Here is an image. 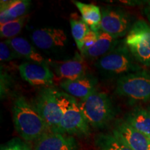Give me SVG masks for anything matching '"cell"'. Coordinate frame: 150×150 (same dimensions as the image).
<instances>
[{
    "label": "cell",
    "mask_w": 150,
    "mask_h": 150,
    "mask_svg": "<svg viewBox=\"0 0 150 150\" xmlns=\"http://www.w3.org/2000/svg\"><path fill=\"white\" fill-rule=\"evenodd\" d=\"M59 99L62 110L60 133L71 136H88L90 125L81 111L76 99L61 91H59Z\"/></svg>",
    "instance_id": "obj_3"
},
{
    "label": "cell",
    "mask_w": 150,
    "mask_h": 150,
    "mask_svg": "<svg viewBox=\"0 0 150 150\" xmlns=\"http://www.w3.org/2000/svg\"><path fill=\"white\" fill-rule=\"evenodd\" d=\"M125 44L136 61L150 66V25L144 20H138L131 26Z\"/></svg>",
    "instance_id": "obj_7"
},
{
    "label": "cell",
    "mask_w": 150,
    "mask_h": 150,
    "mask_svg": "<svg viewBox=\"0 0 150 150\" xmlns=\"http://www.w3.org/2000/svg\"><path fill=\"white\" fill-rule=\"evenodd\" d=\"M74 137L49 131L35 142L33 150H76Z\"/></svg>",
    "instance_id": "obj_12"
},
{
    "label": "cell",
    "mask_w": 150,
    "mask_h": 150,
    "mask_svg": "<svg viewBox=\"0 0 150 150\" xmlns=\"http://www.w3.org/2000/svg\"><path fill=\"white\" fill-rule=\"evenodd\" d=\"M73 3L81 14L82 20L87 24L92 31H100V23L102 20V11L96 5L85 4L78 1H73Z\"/></svg>",
    "instance_id": "obj_18"
},
{
    "label": "cell",
    "mask_w": 150,
    "mask_h": 150,
    "mask_svg": "<svg viewBox=\"0 0 150 150\" xmlns=\"http://www.w3.org/2000/svg\"><path fill=\"white\" fill-rule=\"evenodd\" d=\"M130 26V18L125 11L113 7L102 8L100 31L118 39L127 35Z\"/></svg>",
    "instance_id": "obj_8"
},
{
    "label": "cell",
    "mask_w": 150,
    "mask_h": 150,
    "mask_svg": "<svg viewBox=\"0 0 150 150\" xmlns=\"http://www.w3.org/2000/svg\"><path fill=\"white\" fill-rule=\"evenodd\" d=\"M99 31L97 32V31H92L91 29H90V31L87 33V34H86L83 41H82L81 50L80 51L81 53L91 47L92 46H93L96 43L99 38Z\"/></svg>",
    "instance_id": "obj_25"
},
{
    "label": "cell",
    "mask_w": 150,
    "mask_h": 150,
    "mask_svg": "<svg viewBox=\"0 0 150 150\" xmlns=\"http://www.w3.org/2000/svg\"><path fill=\"white\" fill-rule=\"evenodd\" d=\"M59 91L53 88H44L39 91L31 104L45 121L50 131L60 133L62 110Z\"/></svg>",
    "instance_id": "obj_5"
},
{
    "label": "cell",
    "mask_w": 150,
    "mask_h": 150,
    "mask_svg": "<svg viewBox=\"0 0 150 150\" xmlns=\"http://www.w3.org/2000/svg\"><path fill=\"white\" fill-rule=\"evenodd\" d=\"M70 23L72 37L76 42L78 49L79 50V51H81L82 41L91 29L82 20V19L78 20L76 18H72L70 19Z\"/></svg>",
    "instance_id": "obj_22"
},
{
    "label": "cell",
    "mask_w": 150,
    "mask_h": 150,
    "mask_svg": "<svg viewBox=\"0 0 150 150\" xmlns=\"http://www.w3.org/2000/svg\"><path fill=\"white\" fill-rule=\"evenodd\" d=\"M1 150H32L28 144L20 138H13L1 145Z\"/></svg>",
    "instance_id": "obj_24"
},
{
    "label": "cell",
    "mask_w": 150,
    "mask_h": 150,
    "mask_svg": "<svg viewBox=\"0 0 150 150\" xmlns=\"http://www.w3.org/2000/svg\"><path fill=\"white\" fill-rule=\"evenodd\" d=\"M29 16H25L21 18L8 22L0 26V34L1 38H6L11 39L16 38L17 35L21 32L24 24L27 21Z\"/></svg>",
    "instance_id": "obj_21"
},
{
    "label": "cell",
    "mask_w": 150,
    "mask_h": 150,
    "mask_svg": "<svg viewBox=\"0 0 150 150\" xmlns=\"http://www.w3.org/2000/svg\"><path fill=\"white\" fill-rule=\"evenodd\" d=\"M135 60L126 45L119 44L111 52L97 60L95 66L106 74L120 75L121 77L142 70Z\"/></svg>",
    "instance_id": "obj_4"
},
{
    "label": "cell",
    "mask_w": 150,
    "mask_h": 150,
    "mask_svg": "<svg viewBox=\"0 0 150 150\" xmlns=\"http://www.w3.org/2000/svg\"><path fill=\"white\" fill-rule=\"evenodd\" d=\"M13 118L16 131L26 141H36L50 131L42 116L24 97H18L15 100Z\"/></svg>",
    "instance_id": "obj_1"
},
{
    "label": "cell",
    "mask_w": 150,
    "mask_h": 150,
    "mask_svg": "<svg viewBox=\"0 0 150 150\" xmlns=\"http://www.w3.org/2000/svg\"><path fill=\"white\" fill-rule=\"evenodd\" d=\"M97 84L96 78L86 74L74 80L63 81L60 86L70 96L83 100L97 91Z\"/></svg>",
    "instance_id": "obj_13"
},
{
    "label": "cell",
    "mask_w": 150,
    "mask_h": 150,
    "mask_svg": "<svg viewBox=\"0 0 150 150\" xmlns=\"http://www.w3.org/2000/svg\"><path fill=\"white\" fill-rule=\"evenodd\" d=\"M20 57H24L30 62L43 63L44 57L33 47L28 40L22 37H16L6 40Z\"/></svg>",
    "instance_id": "obj_17"
},
{
    "label": "cell",
    "mask_w": 150,
    "mask_h": 150,
    "mask_svg": "<svg viewBox=\"0 0 150 150\" xmlns=\"http://www.w3.org/2000/svg\"><path fill=\"white\" fill-rule=\"evenodd\" d=\"M125 121L136 130L150 136V112L143 108H136L127 115Z\"/></svg>",
    "instance_id": "obj_19"
},
{
    "label": "cell",
    "mask_w": 150,
    "mask_h": 150,
    "mask_svg": "<svg viewBox=\"0 0 150 150\" xmlns=\"http://www.w3.org/2000/svg\"><path fill=\"white\" fill-rule=\"evenodd\" d=\"M112 134L133 150H150V136L136 130L126 121L118 122Z\"/></svg>",
    "instance_id": "obj_10"
},
{
    "label": "cell",
    "mask_w": 150,
    "mask_h": 150,
    "mask_svg": "<svg viewBox=\"0 0 150 150\" xmlns=\"http://www.w3.org/2000/svg\"><path fill=\"white\" fill-rule=\"evenodd\" d=\"M20 56L14 51L10 45L5 41L0 42V60L1 61H10L18 59Z\"/></svg>",
    "instance_id": "obj_23"
},
{
    "label": "cell",
    "mask_w": 150,
    "mask_h": 150,
    "mask_svg": "<svg viewBox=\"0 0 150 150\" xmlns=\"http://www.w3.org/2000/svg\"><path fill=\"white\" fill-rule=\"evenodd\" d=\"M20 76L31 86H48L54 82V74L43 63L24 62L18 66Z\"/></svg>",
    "instance_id": "obj_9"
},
{
    "label": "cell",
    "mask_w": 150,
    "mask_h": 150,
    "mask_svg": "<svg viewBox=\"0 0 150 150\" xmlns=\"http://www.w3.org/2000/svg\"><path fill=\"white\" fill-rule=\"evenodd\" d=\"M31 38L33 44L42 50L63 47L67 42V35L63 29L52 27L34 30Z\"/></svg>",
    "instance_id": "obj_11"
},
{
    "label": "cell",
    "mask_w": 150,
    "mask_h": 150,
    "mask_svg": "<svg viewBox=\"0 0 150 150\" xmlns=\"http://www.w3.org/2000/svg\"><path fill=\"white\" fill-rule=\"evenodd\" d=\"M9 79L8 74L1 72V97H3L8 88Z\"/></svg>",
    "instance_id": "obj_26"
},
{
    "label": "cell",
    "mask_w": 150,
    "mask_h": 150,
    "mask_svg": "<svg viewBox=\"0 0 150 150\" xmlns=\"http://www.w3.org/2000/svg\"><path fill=\"white\" fill-rule=\"evenodd\" d=\"M148 110H149V112H150V106H149V108H148Z\"/></svg>",
    "instance_id": "obj_28"
},
{
    "label": "cell",
    "mask_w": 150,
    "mask_h": 150,
    "mask_svg": "<svg viewBox=\"0 0 150 150\" xmlns=\"http://www.w3.org/2000/svg\"><path fill=\"white\" fill-rule=\"evenodd\" d=\"M95 144L99 150H133L112 134L98 135Z\"/></svg>",
    "instance_id": "obj_20"
},
{
    "label": "cell",
    "mask_w": 150,
    "mask_h": 150,
    "mask_svg": "<svg viewBox=\"0 0 150 150\" xmlns=\"http://www.w3.org/2000/svg\"><path fill=\"white\" fill-rule=\"evenodd\" d=\"M54 72L61 79L74 80L86 75V66L81 58L57 62L54 64Z\"/></svg>",
    "instance_id": "obj_14"
},
{
    "label": "cell",
    "mask_w": 150,
    "mask_h": 150,
    "mask_svg": "<svg viewBox=\"0 0 150 150\" xmlns=\"http://www.w3.org/2000/svg\"><path fill=\"white\" fill-rule=\"evenodd\" d=\"M79 108L87 122L94 128H104L115 117L111 99L106 93L95 91L79 102Z\"/></svg>",
    "instance_id": "obj_2"
},
{
    "label": "cell",
    "mask_w": 150,
    "mask_h": 150,
    "mask_svg": "<svg viewBox=\"0 0 150 150\" xmlns=\"http://www.w3.org/2000/svg\"><path fill=\"white\" fill-rule=\"evenodd\" d=\"M145 13L146 16L147 17L148 20H149L150 22V1L147 2V6L145 7Z\"/></svg>",
    "instance_id": "obj_27"
},
{
    "label": "cell",
    "mask_w": 150,
    "mask_h": 150,
    "mask_svg": "<svg viewBox=\"0 0 150 150\" xmlns=\"http://www.w3.org/2000/svg\"><path fill=\"white\" fill-rule=\"evenodd\" d=\"M119 45L118 39L112 37L108 33L99 31L98 40L96 43L85 51L82 52L81 54L91 60H98L111 52Z\"/></svg>",
    "instance_id": "obj_15"
},
{
    "label": "cell",
    "mask_w": 150,
    "mask_h": 150,
    "mask_svg": "<svg viewBox=\"0 0 150 150\" xmlns=\"http://www.w3.org/2000/svg\"><path fill=\"white\" fill-rule=\"evenodd\" d=\"M31 1L28 0L1 1L0 7V24L16 20L25 16Z\"/></svg>",
    "instance_id": "obj_16"
},
{
    "label": "cell",
    "mask_w": 150,
    "mask_h": 150,
    "mask_svg": "<svg viewBox=\"0 0 150 150\" xmlns=\"http://www.w3.org/2000/svg\"><path fill=\"white\" fill-rule=\"evenodd\" d=\"M116 93L136 102L150 101V73L139 70L118 79Z\"/></svg>",
    "instance_id": "obj_6"
}]
</instances>
